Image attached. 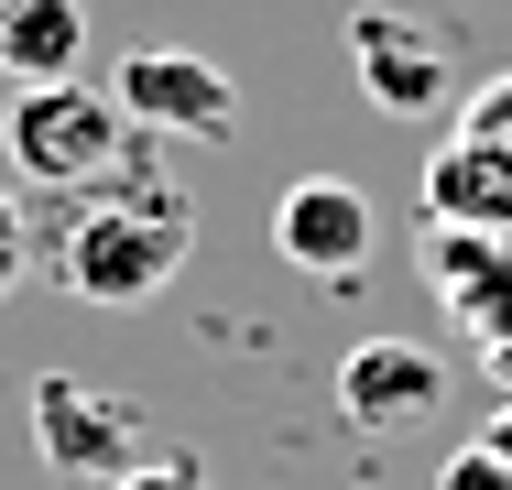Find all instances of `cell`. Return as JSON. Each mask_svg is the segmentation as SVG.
<instances>
[{
  "instance_id": "9",
  "label": "cell",
  "mask_w": 512,
  "mask_h": 490,
  "mask_svg": "<svg viewBox=\"0 0 512 490\" xmlns=\"http://www.w3.org/2000/svg\"><path fill=\"white\" fill-rule=\"evenodd\" d=\"M425 218H480V229H512V175L491 164V153L447 142V153H436V175H425Z\"/></svg>"
},
{
  "instance_id": "7",
  "label": "cell",
  "mask_w": 512,
  "mask_h": 490,
  "mask_svg": "<svg viewBox=\"0 0 512 490\" xmlns=\"http://www.w3.org/2000/svg\"><path fill=\"white\" fill-rule=\"evenodd\" d=\"M349 55H360V88L382 98L393 120H425V109L447 98V55H436V33L404 22V11H349Z\"/></svg>"
},
{
  "instance_id": "4",
  "label": "cell",
  "mask_w": 512,
  "mask_h": 490,
  "mask_svg": "<svg viewBox=\"0 0 512 490\" xmlns=\"http://www.w3.org/2000/svg\"><path fill=\"white\" fill-rule=\"evenodd\" d=\"M109 98H120L131 131H164V142H218V131L240 120L229 66H218V55H186V44H142V55L109 77Z\"/></svg>"
},
{
  "instance_id": "2",
  "label": "cell",
  "mask_w": 512,
  "mask_h": 490,
  "mask_svg": "<svg viewBox=\"0 0 512 490\" xmlns=\"http://www.w3.org/2000/svg\"><path fill=\"white\" fill-rule=\"evenodd\" d=\"M0 153H11V175H22V186L88 196L99 175H120V164H131V120H120V98L88 88V77L11 88V109H0Z\"/></svg>"
},
{
  "instance_id": "11",
  "label": "cell",
  "mask_w": 512,
  "mask_h": 490,
  "mask_svg": "<svg viewBox=\"0 0 512 490\" xmlns=\"http://www.w3.org/2000/svg\"><path fill=\"white\" fill-rule=\"evenodd\" d=\"M109 490H207V458H197V447H164V458H142V469H120Z\"/></svg>"
},
{
  "instance_id": "1",
  "label": "cell",
  "mask_w": 512,
  "mask_h": 490,
  "mask_svg": "<svg viewBox=\"0 0 512 490\" xmlns=\"http://www.w3.org/2000/svg\"><path fill=\"white\" fill-rule=\"evenodd\" d=\"M131 153H142V142H131ZM186 251H197L186 186L120 164V175H99V186L77 196V218H66V240H55V284L88 294V305H142V294H164L186 273Z\"/></svg>"
},
{
  "instance_id": "12",
  "label": "cell",
  "mask_w": 512,
  "mask_h": 490,
  "mask_svg": "<svg viewBox=\"0 0 512 490\" xmlns=\"http://www.w3.org/2000/svg\"><path fill=\"white\" fill-rule=\"evenodd\" d=\"M447 490H512V458H491V447H458V458H447Z\"/></svg>"
},
{
  "instance_id": "14",
  "label": "cell",
  "mask_w": 512,
  "mask_h": 490,
  "mask_svg": "<svg viewBox=\"0 0 512 490\" xmlns=\"http://www.w3.org/2000/svg\"><path fill=\"white\" fill-rule=\"evenodd\" d=\"M11 11H22V0H0V22H11Z\"/></svg>"
},
{
  "instance_id": "6",
  "label": "cell",
  "mask_w": 512,
  "mask_h": 490,
  "mask_svg": "<svg viewBox=\"0 0 512 490\" xmlns=\"http://www.w3.org/2000/svg\"><path fill=\"white\" fill-rule=\"evenodd\" d=\"M436 403H447V360L414 349V338H360V349L338 360V414L371 425V436H404Z\"/></svg>"
},
{
  "instance_id": "5",
  "label": "cell",
  "mask_w": 512,
  "mask_h": 490,
  "mask_svg": "<svg viewBox=\"0 0 512 490\" xmlns=\"http://www.w3.org/2000/svg\"><path fill=\"white\" fill-rule=\"evenodd\" d=\"M273 251L316 273V284H349L360 262H371V196L338 186V175H306V186L273 196Z\"/></svg>"
},
{
  "instance_id": "8",
  "label": "cell",
  "mask_w": 512,
  "mask_h": 490,
  "mask_svg": "<svg viewBox=\"0 0 512 490\" xmlns=\"http://www.w3.org/2000/svg\"><path fill=\"white\" fill-rule=\"evenodd\" d=\"M77 55H88V0H22V11L0 22V77H11V88L77 77Z\"/></svg>"
},
{
  "instance_id": "10",
  "label": "cell",
  "mask_w": 512,
  "mask_h": 490,
  "mask_svg": "<svg viewBox=\"0 0 512 490\" xmlns=\"http://www.w3.org/2000/svg\"><path fill=\"white\" fill-rule=\"evenodd\" d=\"M458 142H469V153H491V164L512 175V77H502V88H480V98H469V120H458Z\"/></svg>"
},
{
  "instance_id": "3",
  "label": "cell",
  "mask_w": 512,
  "mask_h": 490,
  "mask_svg": "<svg viewBox=\"0 0 512 490\" xmlns=\"http://www.w3.org/2000/svg\"><path fill=\"white\" fill-rule=\"evenodd\" d=\"M33 447L55 469H88V480H120V469L153 458L142 447V403L120 382H77V371H44L33 382Z\"/></svg>"
},
{
  "instance_id": "13",
  "label": "cell",
  "mask_w": 512,
  "mask_h": 490,
  "mask_svg": "<svg viewBox=\"0 0 512 490\" xmlns=\"http://www.w3.org/2000/svg\"><path fill=\"white\" fill-rule=\"evenodd\" d=\"M22 273H33V229H22V207L0 196V294L22 284Z\"/></svg>"
}]
</instances>
